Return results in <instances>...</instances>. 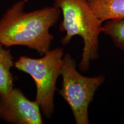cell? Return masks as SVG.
Wrapping results in <instances>:
<instances>
[{
    "mask_svg": "<svg viewBox=\"0 0 124 124\" xmlns=\"http://www.w3.org/2000/svg\"><path fill=\"white\" fill-rule=\"evenodd\" d=\"M26 2H15L3 15L0 19V43L7 48L26 46L43 56L51 49L54 36L49 29L58 22L61 11L53 5L25 12Z\"/></svg>",
    "mask_w": 124,
    "mask_h": 124,
    "instance_id": "6da1fadb",
    "label": "cell"
},
{
    "mask_svg": "<svg viewBox=\"0 0 124 124\" xmlns=\"http://www.w3.org/2000/svg\"><path fill=\"white\" fill-rule=\"evenodd\" d=\"M54 7L61 11L63 20L59 31L66 32L61 43L67 46L72 38L79 36L83 41L79 69L82 72L89 70L91 61L99 57V36L102 33V23L96 16L87 0H54Z\"/></svg>",
    "mask_w": 124,
    "mask_h": 124,
    "instance_id": "7a4b0ae2",
    "label": "cell"
},
{
    "mask_svg": "<svg viewBox=\"0 0 124 124\" xmlns=\"http://www.w3.org/2000/svg\"><path fill=\"white\" fill-rule=\"evenodd\" d=\"M64 55V48L57 47L50 49L40 58L21 56L14 64L17 70L33 78L36 89L35 101L46 119L52 117L55 110L56 82L61 73Z\"/></svg>",
    "mask_w": 124,
    "mask_h": 124,
    "instance_id": "3957f363",
    "label": "cell"
},
{
    "mask_svg": "<svg viewBox=\"0 0 124 124\" xmlns=\"http://www.w3.org/2000/svg\"><path fill=\"white\" fill-rule=\"evenodd\" d=\"M77 66V61L71 54H64L60 73L62 87L58 91L70 108L76 124H89V105L105 82V77H85L78 71Z\"/></svg>",
    "mask_w": 124,
    "mask_h": 124,
    "instance_id": "277c9868",
    "label": "cell"
},
{
    "mask_svg": "<svg viewBox=\"0 0 124 124\" xmlns=\"http://www.w3.org/2000/svg\"><path fill=\"white\" fill-rule=\"evenodd\" d=\"M0 120L12 124H43L39 105L15 87L0 95Z\"/></svg>",
    "mask_w": 124,
    "mask_h": 124,
    "instance_id": "5b68a950",
    "label": "cell"
},
{
    "mask_svg": "<svg viewBox=\"0 0 124 124\" xmlns=\"http://www.w3.org/2000/svg\"><path fill=\"white\" fill-rule=\"evenodd\" d=\"M101 22L124 19V0H87Z\"/></svg>",
    "mask_w": 124,
    "mask_h": 124,
    "instance_id": "8992f818",
    "label": "cell"
},
{
    "mask_svg": "<svg viewBox=\"0 0 124 124\" xmlns=\"http://www.w3.org/2000/svg\"><path fill=\"white\" fill-rule=\"evenodd\" d=\"M15 62L10 49L0 43V95L7 94L15 87V78L11 71Z\"/></svg>",
    "mask_w": 124,
    "mask_h": 124,
    "instance_id": "52a82bcc",
    "label": "cell"
},
{
    "mask_svg": "<svg viewBox=\"0 0 124 124\" xmlns=\"http://www.w3.org/2000/svg\"><path fill=\"white\" fill-rule=\"evenodd\" d=\"M102 33L111 38L114 46L124 51V19L107 21L102 25Z\"/></svg>",
    "mask_w": 124,
    "mask_h": 124,
    "instance_id": "ba28073f",
    "label": "cell"
},
{
    "mask_svg": "<svg viewBox=\"0 0 124 124\" xmlns=\"http://www.w3.org/2000/svg\"><path fill=\"white\" fill-rule=\"evenodd\" d=\"M25 1H28V0H25Z\"/></svg>",
    "mask_w": 124,
    "mask_h": 124,
    "instance_id": "9c48e42d",
    "label": "cell"
}]
</instances>
